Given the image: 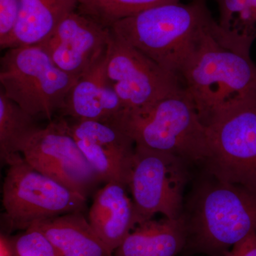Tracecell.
<instances>
[{"instance_id":"7a4b0ae2","label":"cell","mask_w":256,"mask_h":256,"mask_svg":"<svg viewBox=\"0 0 256 256\" xmlns=\"http://www.w3.org/2000/svg\"><path fill=\"white\" fill-rule=\"evenodd\" d=\"M208 176L184 210L188 228L184 250L224 256L236 244L256 233V188Z\"/></svg>"},{"instance_id":"cb8c5ba5","label":"cell","mask_w":256,"mask_h":256,"mask_svg":"<svg viewBox=\"0 0 256 256\" xmlns=\"http://www.w3.org/2000/svg\"><path fill=\"white\" fill-rule=\"evenodd\" d=\"M0 256H12L10 235L2 232L0 235Z\"/></svg>"},{"instance_id":"ffe728a7","label":"cell","mask_w":256,"mask_h":256,"mask_svg":"<svg viewBox=\"0 0 256 256\" xmlns=\"http://www.w3.org/2000/svg\"><path fill=\"white\" fill-rule=\"evenodd\" d=\"M78 12L110 28L114 23L144 10L180 0H77Z\"/></svg>"},{"instance_id":"e0dca14e","label":"cell","mask_w":256,"mask_h":256,"mask_svg":"<svg viewBox=\"0 0 256 256\" xmlns=\"http://www.w3.org/2000/svg\"><path fill=\"white\" fill-rule=\"evenodd\" d=\"M32 226L41 230L62 256H114L82 212L42 220Z\"/></svg>"},{"instance_id":"7c38bea8","label":"cell","mask_w":256,"mask_h":256,"mask_svg":"<svg viewBox=\"0 0 256 256\" xmlns=\"http://www.w3.org/2000/svg\"><path fill=\"white\" fill-rule=\"evenodd\" d=\"M66 121L79 149L101 182H118L128 188L136 149L132 138L111 121Z\"/></svg>"},{"instance_id":"7402d4cb","label":"cell","mask_w":256,"mask_h":256,"mask_svg":"<svg viewBox=\"0 0 256 256\" xmlns=\"http://www.w3.org/2000/svg\"><path fill=\"white\" fill-rule=\"evenodd\" d=\"M21 0H0V47L3 50L14 31Z\"/></svg>"},{"instance_id":"30bf717a","label":"cell","mask_w":256,"mask_h":256,"mask_svg":"<svg viewBox=\"0 0 256 256\" xmlns=\"http://www.w3.org/2000/svg\"><path fill=\"white\" fill-rule=\"evenodd\" d=\"M22 156L34 169L86 197L101 182L69 131L66 120L50 121L24 146Z\"/></svg>"},{"instance_id":"4fadbf2b","label":"cell","mask_w":256,"mask_h":256,"mask_svg":"<svg viewBox=\"0 0 256 256\" xmlns=\"http://www.w3.org/2000/svg\"><path fill=\"white\" fill-rule=\"evenodd\" d=\"M106 56L77 79L60 111L64 116L76 120L107 122L124 110L118 96L106 76Z\"/></svg>"},{"instance_id":"44dd1931","label":"cell","mask_w":256,"mask_h":256,"mask_svg":"<svg viewBox=\"0 0 256 256\" xmlns=\"http://www.w3.org/2000/svg\"><path fill=\"white\" fill-rule=\"evenodd\" d=\"M12 256H62L41 230L32 226L12 236Z\"/></svg>"},{"instance_id":"8992f818","label":"cell","mask_w":256,"mask_h":256,"mask_svg":"<svg viewBox=\"0 0 256 256\" xmlns=\"http://www.w3.org/2000/svg\"><path fill=\"white\" fill-rule=\"evenodd\" d=\"M87 198L34 169L24 159L10 165L2 186V233L26 230L34 224L82 212Z\"/></svg>"},{"instance_id":"d6986e66","label":"cell","mask_w":256,"mask_h":256,"mask_svg":"<svg viewBox=\"0 0 256 256\" xmlns=\"http://www.w3.org/2000/svg\"><path fill=\"white\" fill-rule=\"evenodd\" d=\"M35 118L8 98L0 89V160L2 164H14L24 159L22 151L41 128Z\"/></svg>"},{"instance_id":"6da1fadb","label":"cell","mask_w":256,"mask_h":256,"mask_svg":"<svg viewBox=\"0 0 256 256\" xmlns=\"http://www.w3.org/2000/svg\"><path fill=\"white\" fill-rule=\"evenodd\" d=\"M215 22L205 0H194L186 4L154 6L120 20L110 28L122 41L180 79Z\"/></svg>"},{"instance_id":"9c48e42d","label":"cell","mask_w":256,"mask_h":256,"mask_svg":"<svg viewBox=\"0 0 256 256\" xmlns=\"http://www.w3.org/2000/svg\"><path fill=\"white\" fill-rule=\"evenodd\" d=\"M105 70L126 110L148 107L183 88L178 76L112 32L106 53Z\"/></svg>"},{"instance_id":"277c9868","label":"cell","mask_w":256,"mask_h":256,"mask_svg":"<svg viewBox=\"0 0 256 256\" xmlns=\"http://www.w3.org/2000/svg\"><path fill=\"white\" fill-rule=\"evenodd\" d=\"M203 124L256 95V65L222 46L212 32L180 76Z\"/></svg>"},{"instance_id":"3957f363","label":"cell","mask_w":256,"mask_h":256,"mask_svg":"<svg viewBox=\"0 0 256 256\" xmlns=\"http://www.w3.org/2000/svg\"><path fill=\"white\" fill-rule=\"evenodd\" d=\"M111 122L136 146L168 153L188 163H204L210 146L206 126L184 88L138 110L122 111Z\"/></svg>"},{"instance_id":"8fae6325","label":"cell","mask_w":256,"mask_h":256,"mask_svg":"<svg viewBox=\"0 0 256 256\" xmlns=\"http://www.w3.org/2000/svg\"><path fill=\"white\" fill-rule=\"evenodd\" d=\"M112 31L74 11L40 44L63 72L76 79L90 70L107 53Z\"/></svg>"},{"instance_id":"ac0fdd59","label":"cell","mask_w":256,"mask_h":256,"mask_svg":"<svg viewBox=\"0 0 256 256\" xmlns=\"http://www.w3.org/2000/svg\"><path fill=\"white\" fill-rule=\"evenodd\" d=\"M216 1L220 16L212 28L214 38L225 48L250 56V48L256 38V0Z\"/></svg>"},{"instance_id":"603a6c76","label":"cell","mask_w":256,"mask_h":256,"mask_svg":"<svg viewBox=\"0 0 256 256\" xmlns=\"http://www.w3.org/2000/svg\"><path fill=\"white\" fill-rule=\"evenodd\" d=\"M224 256H256V232L236 244Z\"/></svg>"},{"instance_id":"5bb4252c","label":"cell","mask_w":256,"mask_h":256,"mask_svg":"<svg viewBox=\"0 0 256 256\" xmlns=\"http://www.w3.org/2000/svg\"><path fill=\"white\" fill-rule=\"evenodd\" d=\"M127 188L118 182L106 184L96 192L89 210V224L114 252L137 226Z\"/></svg>"},{"instance_id":"5b68a950","label":"cell","mask_w":256,"mask_h":256,"mask_svg":"<svg viewBox=\"0 0 256 256\" xmlns=\"http://www.w3.org/2000/svg\"><path fill=\"white\" fill-rule=\"evenodd\" d=\"M76 80L40 45L9 48L0 60V89L35 118L52 121Z\"/></svg>"},{"instance_id":"2e32d148","label":"cell","mask_w":256,"mask_h":256,"mask_svg":"<svg viewBox=\"0 0 256 256\" xmlns=\"http://www.w3.org/2000/svg\"><path fill=\"white\" fill-rule=\"evenodd\" d=\"M77 6V0H21L16 26L3 50L40 44Z\"/></svg>"},{"instance_id":"52a82bcc","label":"cell","mask_w":256,"mask_h":256,"mask_svg":"<svg viewBox=\"0 0 256 256\" xmlns=\"http://www.w3.org/2000/svg\"><path fill=\"white\" fill-rule=\"evenodd\" d=\"M188 164L172 154L136 146L128 188L137 225L156 214L172 220L182 216Z\"/></svg>"},{"instance_id":"ba28073f","label":"cell","mask_w":256,"mask_h":256,"mask_svg":"<svg viewBox=\"0 0 256 256\" xmlns=\"http://www.w3.org/2000/svg\"><path fill=\"white\" fill-rule=\"evenodd\" d=\"M206 126L210 154L204 164L208 174L256 188V95Z\"/></svg>"},{"instance_id":"9a60e30c","label":"cell","mask_w":256,"mask_h":256,"mask_svg":"<svg viewBox=\"0 0 256 256\" xmlns=\"http://www.w3.org/2000/svg\"><path fill=\"white\" fill-rule=\"evenodd\" d=\"M184 217L148 220L138 224L114 252V256H176L184 250Z\"/></svg>"}]
</instances>
